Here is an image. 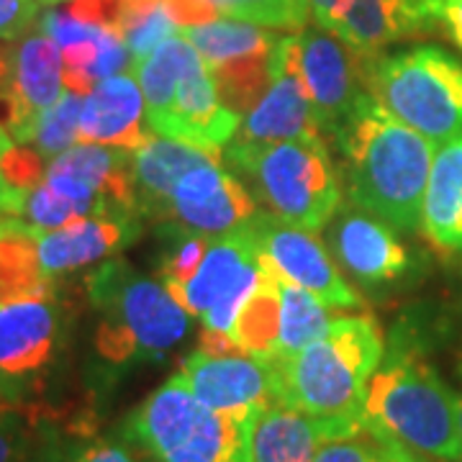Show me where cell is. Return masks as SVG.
Segmentation results:
<instances>
[{
  "label": "cell",
  "mask_w": 462,
  "mask_h": 462,
  "mask_svg": "<svg viewBox=\"0 0 462 462\" xmlns=\"http://www.w3.org/2000/svg\"><path fill=\"white\" fill-rule=\"evenodd\" d=\"M331 136L342 154L349 200L393 229H419L434 162L430 139L385 111L370 93Z\"/></svg>",
  "instance_id": "obj_1"
},
{
  "label": "cell",
  "mask_w": 462,
  "mask_h": 462,
  "mask_svg": "<svg viewBox=\"0 0 462 462\" xmlns=\"http://www.w3.org/2000/svg\"><path fill=\"white\" fill-rule=\"evenodd\" d=\"M273 363L281 403L360 430L367 383L383 363V334L370 316H342L296 355Z\"/></svg>",
  "instance_id": "obj_2"
},
{
  "label": "cell",
  "mask_w": 462,
  "mask_h": 462,
  "mask_svg": "<svg viewBox=\"0 0 462 462\" xmlns=\"http://www.w3.org/2000/svg\"><path fill=\"white\" fill-rule=\"evenodd\" d=\"M365 424L391 434L424 462H462L457 396L413 352H391L373 373Z\"/></svg>",
  "instance_id": "obj_3"
},
{
  "label": "cell",
  "mask_w": 462,
  "mask_h": 462,
  "mask_svg": "<svg viewBox=\"0 0 462 462\" xmlns=\"http://www.w3.org/2000/svg\"><path fill=\"white\" fill-rule=\"evenodd\" d=\"M88 291L100 311L96 346L106 363L165 360L188 337V311L165 285L142 278L121 260L98 267L88 278Z\"/></svg>",
  "instance_id": "obj_4"
},
{
  "label": "cell",
  "mask_w": 462,
  "mask_h": 462,
  "mask_svg": "<svg viewBox=\"0 0 462 462\" xmlns=\"http://www.w3.org/2000/svg\"><path fill=\"white\" fill-rule=\"evenodd\" d=\"M260 413L214 411L175 373L126 416L121 431L157 462H249Z\"/></svg>",
  "instance_id": "obj_5"
},
{
  "label": "cell",
  "mask_w": 462,
  "mask_h": 462,
  "mask_svg": "<svg viewBox=\"0 0 462 462\" xmlns=\"http://www.w3.org/2000/svg\"><path fill=\"white\" fill-rule=\"evenodd\" d=\"M226 160L264 208L282 221L319 231L342 206V188L324 136L275 144L231 139Z\"/></svg>",
  "instance_id": "obj_6"
},
{
  "label": "cell",
  "mask_w": 462,
  "mask_h": 462,
  "mask_svg": "<svg viewBox=\"0 0 462 462\" xmlns=\"http://www.w3.org/2000/svg\"><path fill=\"white\" fill-rule=\"evenodd\" d=\"M365 88L431 144L462 134V62L439 47L365 54Z\"/></svg>",
  "instance_id": "obj_7"
},
{
  "label": "cell",
  "mask_w": 462,
  "mask_h": 462,
  "mask_svg": "<svg viewBox=\"0 0 462 462\" xmlns=\"http://www.w3.org/2000/svg\"><path fill=\"white\" fill-rule=\"evenodd\" d=\"M263 278L260 247L247 226L214 236L193 278L165 285L188 314L199 316L203 329L229 334L242 306Z\"/></svg>",
  "instance_id": "obj_8"
},
{
  "label": "cell",
  "mask_w": 462,
  "mask_h": 462,
  "mask_svg": "<svg viewBox=\"0 0 462 462\" xmlns=\"http://www.w3.org/2000/svg\"><path fill=\"white\" fill-rule=\"evenodd\" d=\"M293 54L321 132L334 134L367 93L365 51L352 50L314 21L293 33Z\"/></svg>",
  "instance_id": "obj_9"
},
{
  "label": "cell",
  "mask_w": 462,
  "mask_h": 462,
  "mask_svg": "<svg viewBox=\"0 0 462 462\" xmlns=\"http://www.w3.org/2000/svg\"><path fill=\"white\" fill-rule=\"evenodd\" d=\"M249 229L257 239V247L267 263L281 273L285 281L296 282L324 300L329 309H355L363 306L346 281L331 263L327 247L319 242L314 229L282 221L273 214H260L249 221Z\"/></svg>",
  "instance_id": "obj_10"
},
{
  "label": "cell",
  "mask_w": 462,
  "mask_h": 462,
  "mask_svg": "<svg viewBox=\"0 0 462 462\" xmlns=\"http://www.w3.org/2000/svg\"><path fill=\"white\" fill-rule=\"evenodd\" d=\"M178 375L214 411L252 413L281 403L275 363L247 352L211 355L199 346L182 360Z\"/></svg>",
  "instance_id": "obj_11"
},
{
  "label": "cell",
  "mask_w": 462,
  "mask_h": 462,
  "mask_svg": "<svg viewBox=\"0 0 462 462\" xmlns=\"http://www.w3.org/2000/svg\"><path fill=\"white\" fill-rule=\"evenodd\" d=\"M309 136H324V132L300 80L291 33L278 39L273 51V80L260 103L242 118L234 139L247 144H275Z\"/></svg>",
  "instance_id": "obj_12"
},
{
  "label": "cell",
  "mask_w": 462,
  "mask_h": 462,
  "mask_svg": "<svg viewBox=\"0 0 462 462\" xmlns=\"http://www.w3.org/2000/svg\"><path fill=\"white\" fill-rule=\"evenodd\" d=\"M257 216V203L242 180L218 165H203L185 172L167 203L175 226L203 236H224L247 226Z\"/></svg>",
  "instance_id": "obj_13"
},
{
  "label": "cell",
  "mask_w": 462,
  "mask_h": 462,
  "mask_svg": "<svg viewBox=\"0 0 462 462\" xmlns=\"http://www.w3.org/2000/svg\"><path fill=\"white\" fill-rule=\"evenodd\" d=\"M60 314L51 298L0 303V396L18 393L54 360Z\"/></svg>",
  "instance_id": "obj_14"
},
{
  "label": "cell",
  "mask_w": 462,
  "mask_h": 462,
  "mask_svg": "<svg viewBox=\"0 0 462 462\" xmlns=\"http://www.w3.org/2000/svg\"><path fill=\"white\" fill-rule=\"evenodd\" d=\"M442 23V0H339L321 23L352 50L375 54Z\"/></svg>",
  "instance_id": "obj_15"
},
{
  "label": "cell",
  "mask_w": 462,
  "mask_h": 462,
  "mask_svg": "<svg viewBox=\"0 0 462 462\" xmlns=\"http://www.w3.org/2000/svg\"><path fill=\"white\" fill-rule=\"evenodd\" d=\"M239 124L242 116L229 111L218 98L214 75L203 57L182 72L165 111L147 121L152 134L218 152L236 136Z\"/></svg>",
  "instance_id": "obj_16"
},
{
  "label": "cell",
  "mask_w": 462,
  "mask_h": 462,
  "mask_svg": "<svg viewBox=\"0 0 462 462\" xmlns=\"http://www.w3.org/2000/svg\"><path fill=\"white\" fill-rule=\"evenodd\" d=\"M327 242L337 263L365 285L393 282L411 267L393 226L363 208L339 206L327 224Z\"/></svg>",
  "instance_id": "obj_17"
},
{
  "label": "cell",
  "mask_w": 462,
  "mask_h": 462,
  "mask_svg": "<svg viewBox=\"0 0 462 462\" xmlns=\"http://www.w3.org/2000/svg\"><path fill=\"white\" fill-rule=\"evenodd\" d=\"M152 136L147 103L134 69L118 72L90 88L80 114V142L136 152Z\"/></svg>",
  "instance_id": "obj_18"
},
{
  "label": "cell",
  "mask_w": 462,
  "mask_h": 462,
  "mask_svg": "<svg viewBox=\"0 0 462 462\" xmlns=\"http://www.w3.org/2000/svg\"><path fill=\"white\" fill-rule=\"evenodd\" d=\"M39 264L47 278L67 275L80 267L98 263L126 247L139 236V224L134 218H78L62 229L36 231Z\"/></svg>",
  "instance_id": "obj_19"
},
{
  "label": "cell",
  "mask_w": 462,
  "mask_h": 462,
  "mask_svg": "<svg viewBox=\"0 0 462 462\" xmlns=\"http://www.w3.org/2000/svg\"><path fill=\"white\" fill-rule=\"evenodd\" d=\"M221 152L188 144L152 134L144 147L134 152V185H136V208L144 216H167V203L172 188L185 172L203 165H218Z\"/></svg>",
  "instance_id": "obj_20"
},
{
  "label": "cell",
  "mask_w": 462,
  "mask_h": 462,
  "mask_svg": "<svg viewBox=\"0 0 462 462\" xmlns=\"http://www.w3.org/2000/svg\"><path fill=\"white\" fill-rule=\"evenodd\" d=\"M337 421H324L293 406L275 403L264 409L252 431L249 462H314L319 447L331 437L352 434Z\"/></svg>",
  "instance_id": "obj_21"
},
{
  "label": "cell",
  "mask_w": 462,
  "mask_h": 462,
  "mask_svg": "<svg viewBox=\"0 0 462 462\" xmlns=\"http://www.w3.org/2000/svg\"><path fill=\"white\" fill-rule=\"evenodd\" d=\"M11 51H14V67H11L8 88L16 93L32 124H36L39 114H44L65 96L62 51L42 26L16 39V47H11Z\"/></svg>",
  "instance_id": "obj_22"
},
{
  "label": "cell",
  "mask_w": 462,
  "mask_h": 462,
  "mask_svg": "<svg viewBox=\"0 0 462 462\" xmlns=\"http://www.w3.org/2000/svg\"><path fill=\"white\" fill-rule=\"evenodd\" d=\"M421 231L431 245L462 254V134L434 152Z\"/></svg>",
  "instance_id": "obj_23"
},
{
  "label": "cell",
  "mask_w": 462,
  "mask_h": 462,
  "mask_svg": "<svg viewBox=\"0 0 462 462\" xmlns=\"http://www.w3.org/2000/svg\"><path fill=\"white\" fill-rule=\"evenodd\" d=\"M23 298H51L50 278L39 264L33 226L0 216V303Z\"/></svg>",
  "instance_id": "obj_24"
},
{
  "label": "cell",
  "mask_w": 462,
  "mask_h": 462,
  "mask_svg": "<svg viewBox=\"0 0 462 462\" xmlns=\"http://www.w3.org/2000/svg\"><path fill=\"white\" fill-rule=\"evenodd\" d=\"M260 264H263L260 285L242 306L229 337L247 355L273 360L278 355V342H281V288H278V270L263 254H260Z\"/></svg>",
  "instance_id": "obj_25"
},
{
  "label": "cell",
  "mask_w": 462,
  "mask_h": 462,
  "mask_svg": "<svg viewBox=\"0 0 462 462\" xmlns=\"http://www.w3.org/2000/svg\"><path fill=\"white\" fill-rule=\"evenodd\" d=\"M180 33L200 51L208 69L229 65L234 60H242L249 54L273 51L278 39H281V36L270 33V29H264V26L231 16L216 18V21L203 23V26L180 29Z\"/></svg>",
  "instance_id": "obj_26"
},
{
  "label": "cell",
  "mask_w": 462,
  "mask_h": 462,
  "mask_svg": "<svg viewBox=\"0 0 462 462\" xmlns=\"http://www.w3.org/2000/svg\"><path fill=\"white\" fill-rule=\"evenodd\" d=\"M278 288H281V342H278V355L273 360L296 355L298 349L319 339L331 324L327 303L319 300L314 293H309L296 282L285 281L281 273H278Z\"/></svg>",
  "instance_id": "obj_27"
},
{
  "label": "cell",
  "mask_w": 462,
  "mask_h": 462,
  "mask_svg": "<svg viewBox=\"0 0 462 462\" xmlns=\"http://www.w3.org/2000/svg\"><path fill=\"white\" fill-rule=\"evenodd\" d=\"M116 29L132 50L134 62L180 32L167 11V0H121Z\"/></svg>",
  "instance_id": "obj_28"
},
{
  "label": "cell",
  "mask_w": 462,
  "mask_h": 462,
  "mask_svg": "<svg viewBox=\"0 0 462 462\" xmlns=\"http://www.w3.org/2000/svg\"><path fill=\"white\" fill-rule=\"evenodd\" d=\"M314 462H424L391 434L363 424L352 434L331 437L319 447Z\"/></svg>",
  "instance_id": "obj_29"
},
{
  "label": "cell",
  "mask_w": 462,
  "mask_h": 462,
  "mask_svg": "<svg viewBox=\"0 0 462 462\" xmlns=\"http://www.w3.org/2000/svg\"><path fill=\"white\" fill-rule=\"evenodd\" d=\"M85 96L65 90L44 114H39L32 129V149H36L44 160H54L72 144L80 142V114H83Z\"/></svg>",
  "instance_id": "obj_30"
},
{
  "label": "cell",
  "mask_w": 462,
  "mask_h": 462,
  "mask_svg": "<svg viewBox=\"0 0 462 462\" xmlns=\"http://www.w3.org/2000/svg\"><path fill=\"white\" fill-rule=\"evenodd\" d=\"M224 16L249 21L264 29L300 32L309 26L311 0H214Z\"/></svg>",
  "instance_id": "obj_31"
},
{
  "label": "cell",
  "mask_w": 462,
  "mask_h": 462,
  "mask_svg": "<svg viewBox=\"0 0 462 462\" xmlns=\"http://www.w3.org/2000/svg\"><path fill=\"white\" fill-rule=\"evenodd\" d=\"M65 445L67 462H157L144 447L136 445L124 431L114 437L80 434L78 439Z\"/></svg>",
  "instance_id": "obj_32"
},
{
  "label": "cell",
  "mask_w": 462,
  "mask_h": 462,
  "mask_svg": "<svg viewBox=\"0 0 462 462\" xmlns=\"http://www.w3.org/2000/svg\"><path fill=\"white\" fill-rule=\"evenodd\" d=\"M21 218H26V224L36 231H51L62 229V226L83 218V216L72 200L65 199L62 193H57L47 182H42L26 193Z\"/></svg>",
  "instance_id": "obj_33"
},
{
  "label": "cell",
  "mask_w": 462,
  "mask_h": 462,
  "mask_svg": "<svg viewBox=\"0 0 462 462\" xmlns=\"http://www.w3.org/2000/svg\"><path fill=\"white\" fill-rule=\"evenodd\" d=\"M172 231H175V245H170L165 260L160 264L162 285H175V282H185L188 278H193L206 257L208 242H211V236L193 234L180 226H172Z\"/></svg>",
  "instance_id": "obj_34"
},
{
  "label": "cell",
  "mask_w": 462,
  "mask_h": 462,
  "mask_svg": "<svg viewBox=\"0 0 462 462\" xmlns=\"http://www.w3.org/2000/svg\"><path fill=\"white\" fill-rule=\"evenodd\" d=\"M39 427L21 411L0 406V462H26Z\"/></svg>",
  "instance_id": "obj_35"
},
{
  "label": "cell",
  "mask_w": 462,
  "mask_h": 462,
  "mask_svg": "<svg viewBox=\"0 0 462 462\" xmlns=\"http://www.w3.org/2000/svg\"><path fill=\"white\" fill-rule=\"evenodd\" d=\"M39 0H0V42H16L39 26Z\"/></svg>",
  "instance_id": "obj_36"
},
{
  "label": "cell",
  "mask_w": 462,
  "mask_h": 462,
  "mask_svg": "<svg viewBox=\"0 0 462 462\" xmlns=\"http://www.w3.org/2000/svg\"><path fill=\"white\" fill-rule=\"evenodd\" d=\"M167 11L178 29L203 26L224 16L214 0H167Z\"/></svg>",
  "instance_id": "obj_37"
},
{
  "label": "cell",
  "mask_w": 462,
  "mask_h": 462,
  "mask_svg": "<svg viewBox=\"0 0 462 462\" xmlns=\"http://www.w3.org/2000/svg\"><path fill=\"white\" fill-rule=\"evenodd\" d=\"M26 462H67L65 439L51 427H39Z\"/></svg>",
  "instance_id": "obj_38"
},
{
  "label": "cell",
  "mask_w": 462,
  "mask_h": 462,
  "mask_svg": "<svg viewBox=\"0 0 462 462\" xmlns=\"http://www.w3.org/2000/svg\"><path fill=\"white\" fill-rule=\"evenodd\" d=\"M23 200H26V193L14 188L8 178L3 175L0 170V214L3 216H18L21 218V211H23Z\"/></svg>",
  "instance_id": "obj_39"
},
{
  "label": "cell",
  "mask_w": 462,
  "mask_h": 462,
  "mask_svg": "<svg viewBox=\"0 0 462 462\" xmlns=\"http://www.w3.org/2000/svg\"><path fill=\"white\" fill-rule=\"evenodd\" d=\"M442 23L462 50V0H442Z\"/></svg>",
  "instance_id": "obj_40"
},
{
  "label": "cell",
  "mask_w": 462,
  "mask_h": 462,
  "mask_svg": "<svg viewBox=\"0 0 462 462\" xmlns=\"http://www.w3.org/2000/svg\"><path fill=\"white\" fill-rule=\"evenodd\" d=\"M337 3H339V0H311V16H314V21L319 26L331 16V11L337 8Z\"/></svg>",
  "instance_id": "obj_41"
},
{
  "label": "cell",
  "mask_w": 462,
  "mask_h": 462,
  "mask_svg": "<svg viewBox=\"0 0 462 462\" xmlns=\"http://www.w3.org/2000/svg\"><path fill=\"white\" fill-rule=\"evenodd\" d=\"M11 67H14V51L0 44V88L11 83Z\"/></svg>",
  "instance_id": "obj_42"
},
{
  "label": "cell",
  "mask_w": 462,
  "mask_h": 462,
  "mask_svg": "<svg viewBox=\"0 0 462 462\" xmlns=\"http://www.w3.org/2000/svg\"><path fill=\"white\" fill-rule=\"evenodd\" d=\"M42 5H47V8H51V5H62V3H72V0H39Z\"/></svg>",
  "instance_id": "obj_43"
},
{
  "label": "cell",
  "mask_w": 462,
  "mask_h": 462,
  "mask_svg": "<svg viewBox=\"0 0 462 462\" xmlns=\"http://www.w3.org/2000/svg\"><path fill=\"white\" fill-rule=\"evenodd\" d=\"M457 406H460V430H462V393L457 396Z\"/></svg>",
  "instance_id": "obj_44"
},
{
  "label": "cell",
  "mask_w": 462,
  "mask_h": 462,
  "mask_svg": "<svg viewBox=\"0 0 462 462\" xmlns=\"http://www.w3.org/2000/svg\"><path fill=\"white\" fill-rule=\"evenodd\" d=\"M0 216H3V214H0Z\"/></svg>",
  "instance_id": "obj_45"
}]
</instances>
